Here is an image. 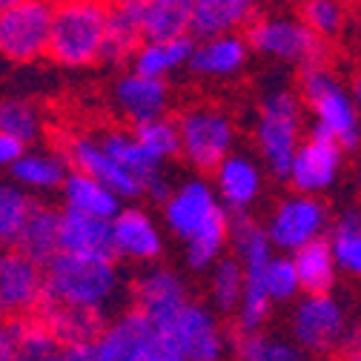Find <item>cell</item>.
<instances>
[{"label": "cell", "mask_w": 361, "mask_h": 361, "mask_svg": "<svg viewBox=\"0 0 361 361\" xmlns=\"http://www.w3.org/2000/svg\"><path fill=\"white\" fill-rule=\"evenodd\" d=\"M301 98L312 112V129L327 132L344 149L361 144V109L353 89H347L324 63L301 69Z\"/></svg>", "instance_id": "3957f363"}, {"label": "cell", "mask_w": 361, "mask_h": 361, "mask_svg": "<svg viewBox=\"0 0 361 361\" xmlns=\"http://www.w3.org/2000/svg\"><path fill=\"white\" fill-rule=\"evenodd\" d=\"M347 327L344 307L330 293H304L290 315V336L307 355H330L341 350Z\"/></svg>", "instance_id": "30bf717a"}, {"label": "cell", "mask_w": 361, "mask_h": 361, "mask_svg": "<svg viewBox=\"0 0 361 361\" xmlns=\"http://www.w3.org/2000/svg\"><path fill=\"white\" fill-rule=\"evenodd\" d=\"M301 101L290 89H276L261 101L255 121V147L264 169L287 178L290 164L301 147Z\"/></svg>", "instance_id": "277c9868"}, {"label": "cell", "mask_w": 361, "mask_h": 361, "mask_svg": "<svg viewBox=\"0 0 361 361\" xmlns=\"http://www.w3.org/2000/svg\"><path fill=\"white\" fill-rule=\"evenodd\" d=\"M341 350H344V355H350V358H361V319L347 327V336H344Z\"/></svg>", "instance_id": "7bdbcfd3"}, {"label": "cell", "mask_w": 361, "mask_h": 361, "mask_svg": "<svg viewBox=\"0 0 361 361\" xmlns=\"http://www.w3.org/2000/svg\"><path fill=\"white\" fill-rule=\"evenodd\" d=\"M23 152H26V144L18 141L15 135H9V132L0 129V169H9Z\"/></svg>", "instance_id": "b9f144b4"}, {"label": "cell", "mask_w": 361, "mask_h": 361, "mask_svg": "<svg viewBox=\"0 0 361 361\" xmlns=\"http://www.w3.org/2000/svg\"><path fill=\"white\" fill-rule=\"evenodd\" d=\"M195 52V40L192 35H180V37H166V40H144L141 49L135 52L129 61L135 72L152 75V78H169L178 69L190 66V58Z\"/></svg>", "instance_id": "d4e9b609"}, {"label": "cell", "mask_w": 361, "mask_h": 361, "mask_svg": "<svg viewBox=\"0 0 361 361\" xmlns=\"http://www.w3.org/2000/svg\"><path fill=\"white\" fill-rule=\"evenodd\" d=\"M115 250L118 258L135 264H152L164 252V235L155 218L141 207H123L115 218Z\"/></svg>", "instance_id": "ffe728a7"}, {"label": "cell", "mask_w": 361, "mask_h": 361, "mask_svg": "<svg viewBox=\"0 0 361 361\" xmlns=\"http://www.w3.org/2000/svg\"><path fill=\"white\" fill-rule=\"evenodd\" d=\"M112 98L129 123H144V121L166 115L172 95H169L166 78H152V75H141L132 69L129 75L118 78Z\"/></svg>", "instance_id": "d6986e66"}, {"label": "cell", "mask_w": 361, "mask_h": 361, "mask_svg": "<svg viewBox=\"0 0 361 361\" xmlns=\"http://www.w3.org/2000/svg\"><path fill=\"white\" fill-rule=\"evenodd\" d=\"M61 215L58 209L47 204H32L29 218L18 235V250L26 252L32 261L47 267L58 252H61Z\"/></svg>", "instance_id": "603a6c76"}, {"label": "cell", "mask_w": 361, "mask_h": 361, "mask_svg": "<svg viewBox=\"0 0 361 361\" xmlns=\"http://www.w3.org/2000/svg\"><path fill=\"white\" fill-rule=\"evenodd\" d=\"M129 298H132V307L144 310L155 324H161L190 304V287L169 267H147L132 281Z\"/></svg>", "instance_id": "9a60e30c"}, {"label": "cell", "mask_w": 361, "mask_h": 361, "mask_svg": "<svg viewBox=\"0 0 361 361\" xmlns=\"http://www.w3.org/2000/svg\"><path fill=\"white\" fill-rule=\"evenodd\" d=\"M55 6L49 0H18L0 12V55L15 63H32L49 55Z\"/></svg>", "instance_id": "9c48e42d"}, {"label": "cell", "mask_w": 361, "mask_h": 361, "mask_svg": "<svg viewBox=\"0 0 361 361\" xmlns=\"http://www.w3.org/2000/svg\"><path fill=\"white\" fill-rule=\"evenodd\" d=\"M61 195H63V209L95 215V218H115L123 209V198L112 187H106L104 180H98L95 175H89L86 169H78V166L69 169Z\"/></svg>", "instance_id": "7402d4cb"}, {"label": "cell", "mask_w": 361, "mask_h": 361, "mask_svg": "<svg viewBox=\"0 0 361 361\" xmlns=\"http://www.w3.org/2000/svg\"><path fill=\"white\" fill-rule=\"evenodd\" d=\"M212 184L218 190L221 204L230 212L250 209L264 190V164H261V158L255 161L247 152H230L215 166Z\"/></svg>", "instance_id": "e0dca14e"}, {"label": "cell", "mask_w": 361, "mask_h": 361, "mask_svg": "<svg viewBox=\"0 0 361 361\" xmlns=\"http://www.w3.org/2000/svg\"><path fill=\"white\" fill-rule=\"evenodd\" d=\"M47 273L43 264L32 261L18 247H6L0 252V319L29 315L43 301Z\"/></svg>", "instance_id": "5bb4252c"}, {"label": "cell", "mask_w": 361, "mask_h": 361, "mask_svg": "<svg viewBox=\"0 0 361 361\" xmlns=\"http://www.w3.org/2000/svg\"><path fill=\"white\" fill-rule=\"evenodd\" d=\"M47 287H43V301L95 310L109 315L121 298L123 279L118 269V258L101 255H78L61 250L47 267Z\"/></svg>", "instance_id": "6da1fadb"}, {"label": "cell", "mask_w": 361, "mask_h": 361, "mask_svg": "<svg viewBox=\"0 0 361 361\" xmlns=\"http://www.w3.org/2000/svg\"><path fill=\"white\" fill-rule=\"evenodd\" d=\"M344 166V147L330 138L322 129H310V135L301 141L287 180L295 192H310V195H322L336 187V180Z\"/></svg>", "instance_id": "4fadbf2b"}, {"label": "cell", "mask_w": 361, "mask_h": 361, "mask_svg": "<svg viewBox=\"0 0 361 361\" xmlns=\"http://www.w3.org/2000/svg\"><path fill=\"white\" fill-rule=\"evenodd\" d=\"M166 361H215L227 353V336L215 312L190 301L172 319L158 324Z\"/></svg>", "instance_id": "52a82bcc"}, {"label": "cell", "mask_w": 361, "mask_h": 361, "mask_svg": "<svg viewBox=\"0 0 361 361\" xmlns=\"http://www.w3.org/2000/svg\"><path fill=\"white\" fill-rule=\"evenodd\" d=\"M106 0H61L52 20L49 58L61 66L80 69L101 61L106 37Z\"/></svg>", "instance_id": "7a4b0ae2"}, {"label": "cell", "mask_w": 361, "mask_h": 361, "mask_svg": "<svg viewBox=\"0 0 361 361\" xmlns=\"http://www.w3.org/2000/svg\"><path fill=\"white\" fill-rule=\"evenodd\" d=\"M180 158L195 172H215V166L235 147V121L218 106H190L178 115Z\"/></svg>", "instance_id": "8992f818"}, {"label": "cell", "mask_w": 361, "mask_h": 361, "mask_svg": "<svg viewBox=\"0 0 361 361\" xmlns=\"http://www.w3.org/2000/svg\"><path fill=\"white\" fill-rule=\"evenodd\" d=\"M144 26L138 15H129L121 9L109 6V20H106V37H104V55L101 61L106 63H126L135 58V52L144 43Z\"/></svg>", "instance_id": "f546056e"}, {"label": "cell", "mask_w": 361, "mask_h": 361, "mask_svg": "<svg viewBox=\"0 0 361 361\" xmlns=\"http://www.w3.org/2000/svg\"><path fill=\"white\" fill-rule=\"evenodd\" d=\"M269 241L279 252H295L298 247L330 233V209L319 195L295 192L281 198L267 218Z\"/></svg>", "instance_id": "8fae6325"}, {"label": "cell", "mask_w": 361, "mask_h": 361, "mask_svg": "<svg viewBox=\"0 0 361 361\" xmlns=\"http://www.w3.org/2000/svg\"><path fill=\"white\" fill-rule=\"evenodd\" d=\"M330 247L336 252L338 269L350 279L361 281V207L344 209L333 224H330Z\"/></svg>", "instance_id": "f1b7e54d"}, {"label": "cell", "mask_w": 361, "mask_h": 361, "mask_svg": "<svg viewBox=\"0 0 361 361\" xmlns=\"http://www.w3.org/2000/svg\"><path fill=\"white\" fill-rule=\"evenodd\" d=\"M250 49H255L264 58L284 61L293 66H312L324 63V35L315 32L304 18H287V15H269L258 18L247 26Z\"/></svg>", "instance_id": "5b68a950"}, {"label": "cell", "mask_w": 361, "mask_h": 361, "mask_svg": "<svg viewBox=\"0 0 361 361\" xmlns=\"http://www.w3.org/2000/svg\"><path fill=\"white\" fill-rule=\"evenodd\" d=\"M255 18V0H192V35L212 37L238 32Z\"/></svg>", "instance_id": "cb8c5ba5"}, {"label": "cell", "mask_w": 361, "mask_h": 361, "mask_svg": "<svg viewBox=\"0 0 361 361\" xmlns=\"http://www.w3.org/2000/svg\"><path fill=\"white\" fill-rule=\"evenodd\" d=\"M172 190H175V184L169 180V175H166L164 169H158L155 175L147 178V198H149L152 204H158V207L172 195Z\"/></svg>", "instance_id": "60d3db41"}, {"label": "cell", "mask_w": 361, "mask_h": 361, "mask_svg": "<svg viewBox=\"0 0 361 361\" xmlns=\"http://www.w3.org/2000/svg\"><path fill=\"white\" fill-rule=\"evenodd\" d=\"M244 287H247V269L238 255H233V258L221 255L209 267V304L218 312L233 315L244 298Z\"/></svg>", "instance_id": "4dcf8cb0"}, {"label": "cell", "mask_w": 361, "mask_h": 361, "mask_svg": "<svg viewBox=\"0 0 361 361\" xmlns=\"http://www.w3.org/2000/svg\"><path fill=\"white\" fill-rule=\"evenodd\" d=\"M20 358H29V361L63 358L61 338L52 333V327L37 312L20 315Z\"/></svg>", "instance_id": "d590c367"}, {"label": "cell", "mask_w": 361, "mask_h": 361, "mask_svg": "<svg viewBox=\"0 0 361 361\" xmlns=\"http://www.w3.org/2000/svg\"><path fill=\"white\" fill-rule=\"evenodd\" d=\"M135 135L141 138V144L161 161L169 164L172 158H180V126L169 115L144 121V123H132Z\"/></svg>", "instance_id": "8d00e7d4"}, {"label": "cell", "mask_w": 361, "mask_h": 361, "mask_svg": "<svg viewBox=\"0 0 361 361\" xmlns=\"http://www.w3.org/2000/svg\"><path fill=\"white\" fill-rule=\"evenodd\" d=\"M264 287L273 304H287L301 293V279L293 255H273V261L264 269Z\"/></svg>", "instance_id": "f35d334b"}, {"label": "cell", "mask_w": 361, "mask_h": 361, "mask_svg": "<svg viewBox=\"0 0 361 361\" xmlns=\"http://www.w3.org/2000/svg\"><path fill=\"white\" fill-rule=\"evenodd\" d=\"M12 4H18V0H0V12H4V9H9Z\"/></svg>", "instance_id": "f6af8a7d"}, {"label": "cell", "mask_w": 361, "mask_h": 361, "mask_svg": "<svg viewBox=\"0 0 361 361\" xmlns=\"http://www.w3.org/2000/svg\"><path fill=\"white\" fill-rule=\"evenodd\" d=\"M250 58V40L238 32H224L212 37H201L190 58V72L207 80H230L235 78Z\"/></svg>", "instance_id": "ac0fdd59"}, {"label": "cell", "mask_w": 361, "mask_h": 361, "mask_svg": "<svg viewBox=\"0 0 361 361\" xmlns=\"http://www.w3.org/2000/svg\"><path fill=\"white\" fill-rule=\"evenodd\" d=\"M355 184H358V195H361V166H358V172H355Z\"/></svg>", "instance_id": "bcb514c9"}, {"label": "cell", "mask_w": 361, "mask_h": 361, "mask_svg": "<svg viewBox=\"0 0 361 361\" xmlns=\"http://www.w3.org/2000/svg\"><path fill=\"white\" fill-rule=\"evenodd\" d=\"M161 212H164L166 230L180 244H187L204 227H209L215 218H221L230 209L221 204L215 184H209L207 178H187L180 184H175L172 195L161 204Z\"/></svg>", "instance_id": "7c38bea8"}, {"label": "cell", "mask_w": 361, "mask_h": 361, "mask_svg": "<svg viewBox=\"0 0 361 361\" xmlns=\"http://www.w3.org/2000/svg\"><path fill=\"white\" fill-rule=\"evenodd\" d=\"M230 244V212H224L221 218H215L209 227H204L195 238H190L187 247V264L195 273H204L209 269Z\"/></svg>", "instance_id": "d6a6232c"}, {"label": "cell", "mask_w": 361, "mask_h": 361, "mask_svg": "<svg viewBox=\"0 0 361 361\" xmlns=\"http://www.w3.org/2000/svg\"><path fill=\"white\" fill-rule=\"evenodd\" d=\"M290 255L295 261L298 279H301V293H330L336 287V279L341 269H338V261H336V252L327 235L298 247Z\"/></svg>", "instance_id": "484cf974"}, {"label": "cell", "mask_w": 361, "mask_h": 361, "mask_svg": "<svg viewBox=\"0 0 361 361\" xmlns=\"http://www.w3.org/2000/svg\"><path fill=\"white\" fill-rule=\"evenodd\" d=\"M141 26L147 40L192 35V0H147Z\"/></svg>", "instance_id": "83f0119b"}, {"label": "cell", "mask_w": 361, "mask_h": 361, "mask_svg": "<svg viewBox=\"0 0 361 361\" xmlns=\"http://www.w3.org/2000/svg\"><path fill=\"white\" fill-rule=\"evenodd\" d=\"M101 144H104L126 169H132L135 175H141L144 180H147L149 175H155L158 169H164V164L141 144V138L135 135V129H112V132H106L104 138H101Z\"/></svg>", "instance_id": "1f68e13d"}, {"label": "cell", "mask_w": 361, "mask_h": 361, "mask_svg": "<svg viewBox=\"0 0 361 361\" xmlns=\"http://www.w3.org/2000/svg\"><path fill=\"white\" fill-rule=\"evenodd\" d=\"M69 158L58 155V152H23L12 166V180L23 190H35V192H55L63 187V180L69 175Z\"/></svg>", "instance_id": "4316f807"}, {"label": "cell", "mask_w": 361, "mask_h": 361, "mask_svg": "<svg viewBox=\"0 0 361 361\" xmlns=\"http://www.w3.org/2000/svg\"><path fill=\"white\" fill-rule=\"evenodd\" d=\"M66 158L72 161V166L86 169L89 175H95L98 180H104L106 187H112L123 201H135V198L147 195V180L141 175H135L132 169H126L95 138H75L66 147Z\"/></svg>", "instance_id": "2e32d148"}, {"label": "cell", "mask_w": 361, "mask_h": 361, "mask_svg": "<svg viewBox=\"0 0 361 361\" xmlns=\"http://www.w3.org/2000/svg\"><path fill=\"white\" fill-rule=\"evenodd\" d=\"M32 204L35 201L29 198V190H23L18 180L15 184L0 180V250L18 244V235L29 218Z\"/></svg>", "instance_id": "e575fe53"}, {"label": "cell", "mask_w": 361, "mask_h": 361, "mask_svg": "<svg viewBox=\"0 0 361 361\" xmlns=\"http://www.w3.org/2000/svg\"><path fill=\"white\" fill-rule=\"evenodd\" d=\"M353 95H355V104H358V109H361V75H355V80H353Z\"/></svg>", "instance_id": "ee69618b"}, {"label": "cell", "mask_w": 361, "mask_h": 361, "mask_svg": "<svg viewBox=\"0 0 361 361\" xmlns=\"http://www.w3.org/2000/svg\"><path fill=\"white\" fill-rule=\"evenodd\" d=\"M61 250L78 252V255L118 258L112 218H95V215L63 209V215H61Z\"/></svg>", "instance_id": "44dd1931"}, {"label": "cell", "mask_w": 361, "mask_h": 361, "mask_svg": "<svg viewBox=\"0 0 361 361\" xmlns=\"http://www.w3.org/2000/svg\"><path fill=\"white\" fill-rule=\"evenodd\" d=\"M301 18L319 32V35H336L344 23V9L338 0H304Z\"/></svg>", "instance_id": "ab89813d"}, {"label": "cell", "mask_w": 361, "mask_h": 361, "mask_svg": "<svg viewBox=\"0 0 361 361\" xmlns=\"http://www.w3.org/2000/svg\"><path fill=\"white\" fill-rule=\"evenodd\" d=\"M0 129L15 135L18 141H23L29 147L40 138L43 123H40V115L32 104L18 101V98H6V101H0Z\"/></svg>", "instance_id": "74e56055"}, {"label": "cell", "mask_w": 361, "mask_h": 361, "mask_svg": "<svg viewBox=\"0 0 361 361\" xmlns=\"http://www.w3.org/2000/svg\"><path fill=\"white\" fill-rule=\"evenodd\" d=\"M233 344H235V355L247 361H298L307 355L295 341L267 336L261 330L238 333Z\"/></svg>", "instance_id": "836d02e7"}, {"label": "cell", "mask_w": 361, "mask_h": 361, "mask_svg": "<svg viewBox=\"0 0 361 361\" xmlns=\"http://www.w3.org/2000/svg\"><path fill=\"white\" fill-rule=\"evenodd\" d=\"M92 361H166L158 324L138 307L112 315L92 341Z\"/></svg>", "instance_id": "ba28073f"}]
</instances>
